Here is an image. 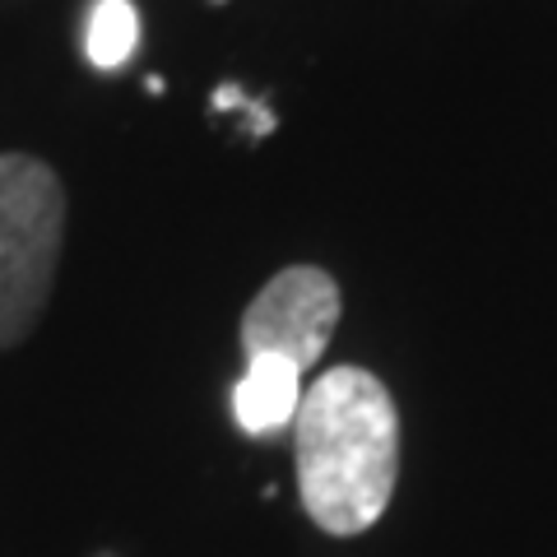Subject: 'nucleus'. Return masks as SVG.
<instances>
[{"label": "nucleus", "instance_id": "obj_1", "mask_svg": "<svg viewBox=\"0 0 557 557\" xmlns=\"http://www.w3.org/2000/svg\"><path fill=\"white\" fill-rule=\"evenodd\" d=\"M293 465L311 525L354 539L386 516L399 479V409L386 381L339 362L302 391Z\"/></svg>", "mask_w": 557, "mask_h": 557}, {"label": "nucleus", "instance_id": "obj_4", "mask_svg": "<svg viewBox=\"0 0 557 557\" xmlns=\"http://www.w3.org/2000/svg\"><path fill=\"white\" fill-rule=\"evenodd\" d=\"M302 405V368L288 358H247V372L233 386V418L247 437H274L293 428Z\"/></svg>", "mask_w": 557, "mask_h": 557}, {"label": "nucleus", "instance_id": "obj_5", "mask_svg": "<svg viewBox=\"0 0 557 557\" xmlns=\"http://www.w3.org/2000/svg\"><path fill=\"white\" fill-rule=\"evenodd\" d=\"M139 47V10L131 0H94L84 24V57L94 70H121Z\"/></svg>", "mask_w": 557, "mask_h": 557}, {"label": "nucleus", "instance_id": "obj_2", "mask_svg": "<svg viewBox=\"0 0 557 557\" xmlns=\"http://www.w3.org/2000/svg\"><path fill=\"white\" fill-rule=\"evenodd\" d=\"M65 186L33 153H0V348L24 344L51 302Z\"/></svg>", "mask_w": 557, "mask_h": 557}, {"label": "nucleus", "instance_id": "obj_3", "mask_svg": "<svg viewBox=\"0 0 557 557\" xmlns=\"http://www.w3.org/2000/svg\"><path fill=\"white\" fill-rule=\"evenodd\" d=\"M344 317V293L335 274L321 265H288L242 311V354L247 358H288L293 368H311Z\"/></svg>", "mask_w": 557, "mask_h": 557}]
</instances>
